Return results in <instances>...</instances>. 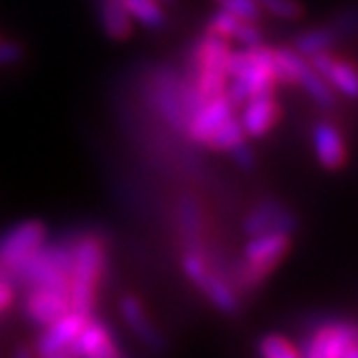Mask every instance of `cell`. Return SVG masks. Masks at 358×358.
I'll use <instances>...</instances> for the list:
<instances>
[{"instance_id": "1", "label": "cell", "mask_w": 358, "mask_h": 358, "mask_svg": "<svg viewBox=\"0 0 358 358\" xmlns=\"http://www.w3.org/2000/svg\"><path fill=\"white\" fill-rule=\"evenodd\" d=\"M227 73L231 83H227L224 93L234 101V106L244 104L255 95L272 93L276 85L272 50L264 43L231 50L227 59Z\"/></svg>"}, {"instance_id": "2", "label": "cell", "mask_w": 358, "mask_h": 358, "mask_svg": "<svg viewBox=\"0 0 358 358\" xmlns=\"http://www.w3.org/2000/svg\"><path fill=\"white\" fill-rule=\"evenodd\" d=\"M106 268V246L95 234L76 238L73 259L69 270V306L71 311L93 315L97 285Z\"/></svg>"}, {"instance_id": "3", "label": "cell", "mask_w": 358, "mask_h": 358, "mask_svg": "<svg viewBox=\"0 0 358 358\" xmlns=\"http://www.w3.org/2000/svg\"><path fill=\"white\" fill-rule=\"evenodd\" d=\"M73 240L41 244L20 268L9 274L13 287H57L69 292V270L73 259Z\"/></svg>"}, {"instance_id": "4", "label": "cell", "mask_w": 358, "mask_h": 358, "mask_svg": "<svg viewBox=\"0 0 358 358\" xmlns=\"http://www.w3.org/2000/svg\"><path fill=\"white\" fill-rule=\"evenodd\" d=\"M229 52H231L229 41L210 31L196 43L194 55H192L194 73L190 78V85L199 101H206L214 95L224 93L227 83H229V73H227Z\"/></svg>"}, {"instance_id": "5", "label": "cell", "mask_w": 358, "mask_h": 358, "mask_svg": "<svg viewBox=\"0 0 358 358\" xmlns=\"http://www.w3.org/2000/svg\"><path fill=\"white\" fill-rule=\"evenodd\" d=\"M289 248L287 234H259L252 236L244 246V262L238 272V280L242 287H255L270 274V270L285 257Z\"/></svg>"}, {"instance_id": "6", "label": "cell", "mask_w": 358, "mask_h": 358, "mask_svg": "<svg viewBox=\"0 0 358 358\" xmlns=\"http://www.w3.org/2000/svg\"><path fill=\"white\" fill-rule=\"evenodd\" d=\"M48 227L41 220H22L0 236V272L5 280L45 242Z\"/></svg>"}, {"instance_id": "7", "label": "cell", "mask_w": 358, "mask_h": 358, "mask_svg": "<svg viewBox=\"0 0 358 358\" xmlns=\"http://www.w3.org/2000/svg\"><path fill=\"white\" fill-rule=\"evenodd\" d=\"M182 266H184V274L208 296V300L216 306L218 311H222L227 315H234L238 311V306H240L238 294L220 274L210 270L206 257H203L199 250H186Z\"/></svg>"}, {"instance_id": "8", "label": "cell", "mask_w": 358, "mask_h": 358, "mask_svg": "<svg viewBox=\"0 0 358 358\" xmlns=\"http://www.w3.org/2000/svg\"><path fill=\"white\" fill-rule=\"evenodd\" d=\"M304 354L311 358H358V330L350 324H326L311 335Z\"/></svg>"}, {"instance_id": "9", "label": "cell", "mask_w": 358, "mask_h": 358, "mask_svg": "<svg viewBox=\"0 0 358 358\" xmlns=\"http://www.w3.org/2000/svg\"><path fill=\"white\" fill-rule=\"evenodd\" d=\"M91 315H83L78 311H67L52 324L43 326V332L35 341V352L45 358H59V356H71V345L78 339L83 326L87 324Z\"/></svg>"}, {"instance_id": "10", "label": "cell", "mask_w": 358, "mask_h": 358, "mask_svg": "<svg viewBox=\"0 0 358 358\" xmlns=\"http://www.w3.org/2000/svg\"><path fill=\"white\" fill-rule=\"evenodd\" d=\"M231 115H234V101L227 97V93H220V95H214L206 101H201L188 117L184 130L194 143L208 145L216 127Z\"/></svg>"}, {"instance_id": "11", "label": "cell", "mask_w": 358, "mask_h": 358, "mask_svg": "<svg viewBox=\"0 0 358 358\" xmlns=\"http://www.w3.org/2000/svg\"><path fill=\"white\" fill-rule=\"evenodd\" d=\"M69 309V292L57 287H31L24 300V313L41 328L65 315Z\"/></svg>"}, {"instance_id": "12", "label": "cell", "mask_w": 358, "mask_h": 358, "mask_svg": "<svg viewBox=\"0 0 358 358\" xmlns=\"http://www.w3.org/2000/svg\"><path fill=\"white\" fill-rule=\"evenodd\" d=\"M71 356H89V358H119L123 350L113 339L110 328L101 322L89 317L83 326L78 339L71 345Z\"/></svg>"}, {"instance_id": "13", "label": "cell", "mask_w": 358, "mask_h": 358, "mask_svg": "<svg viewBox=\"0 0 358 358\" xmlns=\"http://www.w3.org/2000/svg\"><path fill=\"white\" fill-rule=\"evenodd\" d=\"M296 218L289 210H285L283 206H278L274 201H266L262 203L259 208H255L246 220H244V231L252 238V236H259V234H294L296 231Z\"/></svg>"}, {"instance_id": "14", "label": "cell", "mask_w": 358, "mask_h": 358, "mask_svg": "<svg viewBox=\"0 0 358 358\" xmlns=\"http://www.w3.org/2000/svg\"><path fill=\"white\" fill-rule=\"evenodd\" d=\"M278 115H280V108L272 93L255 95L244 101V110L240 117L242 130L250 138H262L274 127V123L278 121Z\"/></svg>"}, {"instance_id": "15", "label": "cell", "mask_w": 358, "mask_h": 358, "mask_svg": "<svg viewBox=\"0 0 358 358\" xmlns=\"http://www.w3.org/2000/svg\"><path fill=\"white\" fill-rule=\"evenodd\" d=\"M313 69L330 85V89H337L339 93L358 99V69L341 59H335L328 52H320L309 59Z\"/></svg>"}, {"instance_id": "16", "label": "cell", "mask_w": 358, "mask_h": 358, "mask_svg": "<svg viewBox=\"0 0 358 358\" xmlns=\"http://www.w3.org/2000/svg\"><path fill=\"white\" fill-rule=\"evenodd\" d=\"M119 313L143 345H147L151 352H164L166 343L162 335L158 332V328L153 326V322L143 309V304L134 296H123L119 300Z\"/></svg>"}, {"instance_id": "17", "label": "cell", "mask_w": 358, "mask_h": 358, "mask_svg": "<svg viewBox=\"0 0 358 358\" xmlns=\"http://www.w3.org/2000/svg\"><path fill=\"white\" fill-rule=\"evenodd\" d=\"M208 31L224 37L227 41H238L244 48L248 45H259L264 43V35L257 27V22H250L244 17H238L224 9H218L208 24Z\"/></svg>"}, {"instance_id": "18", "label": "cell", "mask_w": 358, "mask_h": 358, "mask_svg": "<svg viewBox=\"0 0 358 358\" xmlns=\"http://www.w3.org/2000/svg\"><path fill=\"white\" fill-rule=\"evenodd\" d=\"M313 147L315 156L326 169H339L345 162V143L341 132L328 121H320L313 127Z\"/></svg>"}, {"instance_id": "19", "label": "cell", "mask_w": 358, "mask_h": 358, "mask_svg": "<svg viewBox=\"0 0 358 358\" xmlns=\"http://www.w3.org/2000/svg\"><path fill=\"white\" fill-rule=\"evenodd\" d=\"M99 17L106 35L115 41H125L132 35V17L121 0H99Z\"/></svg>"}, {"instance_id": "20", "label": "cell", "mask_w": 358, "mask_h": 358, "mask_svg": "<svg viewBox=\"0 0 358 358\" xmlns=\"http://www.w3.org/2000/svg\"><path fill=\"white\" fill-rule=\"evenodd\" d=\"M127 15L141 22L143 27L160 31L166 24V13L160 0H121Z\"/></svg>"}, {"instance_id": "21", "label": "cell", "mask_w": 358, "mask_h": 358, "mask_svg": "<svg viewBox=\"0 0 358 358\" xmlns=\"http://www.w3.org/2000/svg\"><path fill=\"white\" fill-rule=\"evenodd\" d=\"M335 41H337V33L332 29H313V31L304 33L296 39L294 50L300 57L311 59L320 52H328Z\"/></svg>"}, {"instance_id": "22", "label": "cell", "mask_w": 358, "mask_h": 358, "mask_svg": "<svg viewBox=\"0 0 358 358\" xmlns=\"http://www.w3.org/2000/svg\"><path fill=\"white\" fill-rule=\"evenodd\" d=\"M179 224L182 236L186 238V250H199V231H201V212L194 199L179 201Z\"/></svg>"}, {"instance_id": "23", "label": "cell", "mask_w": 358, "mask_h": 358, "mask_svg": "<svg viewBox=\"0 0 358 358\" xmlns=\"http://www.w3.org/2000/svg\"><path fill=\"white\" fill-rule=\"evenodd\" d=\"M244 141H246V134L242 130V123H240V119H236L231 115L216 127L206 147H212L216 151H231L236 145H240Z\"/></svg>"}, {"instance_id": "24", "label": "cell", "mask_w": 358, "mask_h": 358, "mask_svg": "<svg viewBox=\"0 0 358 358\" xmlns=\"http://www.w3.org/2000/svg\"><path fill=\"white\" fill-rule=\"evenodd\" d=\"M259 354L266 358H296L300 356L298 348H294V343L280 335H266L259 339Z\"/></svg>"}, {"instance_id": "25", "label": "cell", "mask_w": 358, "mask_h": 358, "mask_svg": "<svg viewBox=\"0 0 358 358\" xmlns=\"http://www.w3.org/2000/svg\"><path fill=\"white\" fill-rule=\"evenodd\" d=\"M257 5L262 11H268L280 20H298L302 15L298 0H257Z\"/></svg>"}, {"instance_id": "26", "label": "cell", "mask_w": 358, "mask_h": 358, "mask_svg": "<svg viewBox=\"0 0 358 358\" xmlns=\"http://www.w3.org/2000/svg\"><path fill=\"white\" fill-rule=\"evenodd\" d=\"M216 5L229 13L250 20V22H257L262 17V9L257 5V0H216Z\"/></svg>"}, {"instance_id": "27", "label": "cell", "mask_w": 358, "mask_h": 358, "mask_svg": "<svg viewBox=\"0 0 358 358\" xmlns=\"http://www.w3.org/2000/svg\"><path fill=\"white\" fill-rule=\"evenodd\" d=\"M22 57H24V50H22V45L17 41L0 37V67L20 63Z\"/></svg>"}, {"instance_id": "28", "label": "cell", "mask_w": 358, "mask_h": 358, "mask_svg": "<svg viewBox=\"0 0 358 358\" xmlns=\"http://www.w3.org/2000/svg\"><path fill=\"white\" fill-rule=\"evenodd\" d=\"M234 156V160L242 166V169H250L252 164H255V158H252V151L248 149V145H246V141L244 143H240V145H236L231 151H229Z\"/></svg>"}, {"instance_id": "29", "label": "cell", "mask_w": 358, "mask_h": 358, "mask_svg": "<svg viewBox=\"0 0 358 358\" xmlns=\"http://www.w3.org/2000/svg\"><path fill=\"white\" fill-rule=\"evenodd\" d=\"M13 298H15V287L9 283V280L0 278V313L9 309L13 304Z\"/></svg>"}, {"instance_id": "30", "label": "cell", "mask_w": 358, "mask_h": 358, "mask_svg": "<svg viewBox=\"0 0 358 358\" xmlns=\"http://www.w3.org/2000/svg\"><path fill=\"white\" fill-rule=\"evenodd\" d=\"M160 3L164 5V3H175V0H160Z\"/></svg>"}]
</instances>
